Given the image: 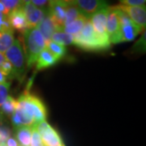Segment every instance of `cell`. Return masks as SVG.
<instances>
[{
  "label": "cell",
  "mask_w": 146,
  "mask_h": 146,
  "mask_svg": "<svg viewBox=\"0 0 146 146\" xmlns=\"http://www.w3.org/2000/svg\"><path fill=\"white\" fill-rule=\"evenodd\" d=\"M73 44L86 51H104L110 49V42L98 36L94 31L89 19L85 22L80 33L75 35Z\"/></svg>",
  "instance_id": "1"
},
{
  "label": "cell",
  "mask_w": 146,
  "mask_h": 146,
  "mask_svg": "<svg viewBox=\"0 0 146 146\" xmlns=\"http://www.w3.org/2000/svg\"><path fill=\"white\" fill-rule=\"evenodd\" d=\"M25 52L26 55L27 66L30 68L36 63L39 54L46 49V41L36 28L29 29L24 33Z\"/></svg>",
  "instance_id": "2"
},
{
  "label": "cell",
  "mask_w": 146,
  "mask_h": 146,
  "mask_svg": "<svg viewBox=\"0 0 146 146\" xmlns=\"http://www.w3.org/2000/svg\"><path fill=\"white\" fill-rule=\"evenodd\" d=\"M18 106L33 119L36 123L46 120L47 110L42 100L30 92L25 91L17 99Z\"/></svg>",
  "instance_id": "3"
},
{
  "label": "cell",
  "mask_w": 146,
  "mask_h": 146,
  "mask_svg": "<svg viewBox=\"0 0 146 146\" xmlns=\"http://www.w3.org/2000/svg\"><path fill=\"white\" fill-rule=\"evenodd\" d=\"M6 59L9 61L15 71L16 78L22 80L26 71V55L23 45L19 39L14 41L13 44L4 54Z\"/></svg>",
  "instance_id": "4"
},
{
  "label": "cell",
  "mask_w": 146,
  "mask_h": 146,
  "mask_svg": "<svg viewBox=\"0 0 146 146\" xmlns=\"http://www.w3.org/2000/svg\"><path fill=\"white\" fill-rule=\"evenodd\" d=\"M119 21V43L133 41L141 30L124 12L115 6Z\"/></svg>",
  "instance_id": "5"
},
{
  "label": "cell",
  "mask_w": 146,
  "mask_h": 146,
  "mask_svg": "<svg viewBox=\"0 0 146 146\" xmlns=\"http://www.w3.org/2000/svg\"><path fill=\"white\" fill-rule=\"evenodd\" d=\"M35 128L41 136L44 146H65L59 133L48 123L46 120L36 123Z\"/></svg>",
  "instance_id": "6"
},
{
  "label": "cell",
  "mask_w": 146,
  "mask_h": 146,
  "mask_svg": "<svg viewBox=\"0 0 146 146\" xmlns=\"http://www.w3.org/2000/svg\"><path fill=\"white\" fill-rule=\"evenodd\" d=\"M68 5L59 0H50L47 9V14L51 18L58 31H63Z\"/></svg>",
  "instance_id": "7"
},
{
  "label": "cell",
  "mask_w": 146,
  "mask_h": 146,
  "mask_svg": "<svg viewBox=\"0 0 146 146\" xmlns=\"http://www.w3.org/2000/svg\"><path fill=\"white\" fill-rule=\"evenodd\" d=\"M106 29L110 43H119V21L115 7H108Z\"/></svg>",
  "instance_id": "8"
},
{
  "label": "cell",
  "mask_w": 146,
  "mask_h": 146,
  "mask_svg": "<svg viewBox=\"0 0 146 146\" xmlns=\"http://www.w3.org/2000/svg\"><path fill=\"white\" fill-rule=\"evenodd\" d=\"M117 7L124 12L134 24L140 28L141 32L145 29L146 26V8L145 5L140 7L118 5Z\"/></svg>",
  "instance_id": "9"
},
{
  "label": "cell",
  "mask_w": 146,
  "mask_h": 146,
  "mask_svg": "<svg viewBox=\"0 0 146 146\" xmlns=\"http://www.w3.org/2000/svg\"><path fill=\"white\" fill-rule=\"evenodd\" d=\"M76 6L81 14L88 19L95 13L110 7L106 0H76Z\"/></svg>",
  "instance_id": "10"
},
{
  "label": "cell",
  "mask_w": 146,
  "mask_h": 146,
  "mask_svg": "<svg viewBox=\"0 0 146 146\" xmlns=\"http://www.w3.org/2000/svg\"><path fill=\"white\" fill-rule=\"evenodd\" d=\"M22 10L26 17L29 29L36 28L46 13V11L36 7L31 3L25 4L22 7Z\"/></svg>",
  "instance_id": "11"
},
{
  "label": "cell",
  "mask_w": 146,
  "mask_h": 146,
  "mask_svg": "<svg viewBox=\"0 0 146 146\" xmlns=\"http://www.w3.org/2000/svg\"><path fill=\"white\" fill-rule=\"evenodd\" d=\"M107 10L103 9L98 12L95 13L94 16L89 18V21L91 22L92 25L94 27V29L96 34L101 38L109 40L108 35L106 33V16H107ZM110 41V40H109Z\"/></svg>",
  "instance_id": "12"
},
{
  "label": "cell",
  "mask_w": 146,
  "mask_h": 146,
  "mask_svg": "<svg viewBox=\"0 0 146 146\" xmlns=\"http://www.w3.org/2000/svg\"><path fill=\"white\" fill-rule=\"evenodd\" d=\"M7 18L13 30L16 29L21 33H24L29 29L26 17L25 16V13L22 8L15 9L10 11V13L7 16Z\"/></svg>",
  "instance_id": "13"
},
{
  "label": "cell",
  "mask_w": 146,
  "mask_h": 146,
  "mask_svg": "<svg viewBox=\"0 0 146 146\" xmlns=\"http://www.w3.org/2000/svg\"><path fill=\"white\" fill-rule=\"evenodd\" d=\"M11 119L12 125L15 127V128L20 127H33L36 124L33 119L28 115L21 106H18V103H17L16 110L11 116Z\"/></svg>",
  "instance_id": "14"
},
{
  "label": "cell",
  "mask_w": 146,
  "mask_h": 146,
  "mask_svg": "<svg viewBox=\"0 0 146 146\" xmlns=\"http://www.w3.org/2000/svg\"><path fill=\"white\" fill-rule=\"evenodd\" d=\"M36 28L42 33V35L46 41V43L49 41H50L53 34L56 31H58L54 23L53 22L50 16L47 14V11L46 15L42 19V21L39 23V25Z\"/></svg>",
  "instance_id": "15"
},
{
  "label": "cell",
  "mask_w": 146,
  "mask_h": 146,
  "mask_svg": "<svg viewBox=\"0 0 146 146\" xmlns=\"http://www.w3.org/2000/svg\"><path fill=\"white\" fill-rule=\"evenodd\" d=\"M58 61V59L54 57L47 49H44L39 54L38 57L36 58V69L38 71V70L50 68L54 64H56Z\"/></svg>",
  "instance_id": "16"
},
{
  "label": "cell",
  "mask_w": 146,
  "mask_h": 146,
  "mask_svg": "<svg viewBox=\"0 0 146 146\" xmlns=\"http://www.w3.org/2000/svg\"><path fill=\"white\" fill-rule=\"evenodd\" d=\"M33 127H20L16 128V139L21 146H30Z\"/></svg>",
  "instance_id": "17"
},
{
  "label": "cell",
  "mask_w": 146,
  "mask_h": 146,
  "mask_svg": "<svg viewBox=\"0 0 146 146\" xmlns=\"http://www.w3.org/2000/svg\"><path fill=\"white\" fill-rule=\"evenodd\" d=\"M87 20H88V18H86L84 15L81 14L76 21H74L71 24L63 27V31L67 33L68 34L73 35V36L77 35L80 33Z\"/></svg>",
  "instance_id": "18"
},
{
  "label": "cell",
  "mask_w": 146,
  "mask_h": 146,
  "mask_svg": "<svg viewBox=\"0 0 146 146\" xmlns=\"http://www.w3.org/2000/svg\"><path fill=\"white\" fill-rule=\"evenodd\" d=\"M46 49H47L58 60L61 59L67 54L66 46H64L61 44L53 42L51 40L46 43Z\"/></svg>",
  "instance_id": "19"
},
{
  "label": "cell",
  "mask_w": 146,
  "mask_h": 146,
  "mask_svg": "<svg viewBox=\"0 0 146 146\" xmlns=\"http://www.w3.org/2000/svg\"><path fill=\"white\" fill-rule=\"evenodd\" d=\"M14 32H0V53L4 54L15 41Z\"/></svg>",
  "instance_id": "20"
},
{
  "label": "cell",
  "mask_w": 146,
  "mask_h": 146,
  "mask_svg": "<svg viewBox=\"0 0 146 146\" xmlns=\"http://www.w3.org/2000/svg\"><path fill=\"white\" fill-rule=\"evenodd\" d=\"M50 40L66 46L68 45L73 44L74 36H73V35L68 34V33L63 31H56L52 35Z\"/></svg>",
  "instance_id": "21"
},
{
  "label": "cell",
  "mask_w": 146,
  "mask_h": 146,
  "mask_svg": "<svg viewBox=\"0 0 146 146\" xmlns=\"http://www.w3.org/2000/svg\"><path fill=\"white\" fill-rule=\"evenodd\" d=\"M16 107H17V100L14 99L11 96H8V98L0 106V110L3 114L7 116H11V115L16 110Z\"/></svg>",
  "instance_id": "22"
},
{
  "label": "cell",
  "mask_w": 146,
  "mask_h": 146,
  "mask_svg": "<svg viewBox=\"0 0 146 146\" xmlns=\"http://www.w3.org/2000/svg\"><path fill=\"white\" fill-rule=\"evenodd\" d=\"M80 15H81V12L80 11L76 6H68L67 11H66V16H65L64 26L68 25L74 21H76Z\"/></svg>",
  "instance_id": "23"
},
{
  "label": "cell",
  "mask_w": 146,
  "mask_h": 146,
  "mask_svg": "<svg viewBox=\"0 0 146 146\" xmlns=\"http://www.w3.org/2000/svg\"><path fill=\"white\" fill-rule=\"evenodd\" d=\"M0 70L1 72L3 73L7 76V79H14L16 78V75H15V71H14V68L12 67L11 63L7 61L6 59L5 61L3 63V64L1 65L0 67Z\"/></svg>",
  "instance_id": "24"
},
{
  "label": "cell",
  "mask_w": 146,
  "mask_h": 146,
  "mask_svg": "<svg viewBox=\"0 0 146 146\" xmlns=\"http://www.w3.org/2000/svg\"><path fill=\"white\" fill-rule=\"evenodd\" d=\"M5 7L7 8L9 11L15 10V9H19L22 8L24 3H22L21 0H1Z\"/></svg>",
  "instance_id": "25"
},
{
  "label": "cell",
  "mask_w": 146,
  "mask_h": 146,
  "mask_svg": "<svg viewBox=\"0 0 146 146\" xmlns=\"http://www.w3.org/2000/svg\"><path fill=\"white\" fill-rule=\"evenodd\" d=\"M10 82L7 84H0V106L6 101L9 96V89H10Z\"/></svg>",
  "instance_id": "26"
},
{
  "label": "cell",
  "mask_w": 146,
  "mask_h": 146,
  "mask_svg": "<svg viewBox=\"0 0 146 146\" xmlns=\"http://www.w3.org/2000/svg\"><path fill=\"white\" fill-rule=\"evenodd\" d=\"M30 146H44L42 139H41V136L39 135L38 131L35 128V126L33 127V130H32Z\"/></svg>",
  "instance_id": "27"
},
{
  "label": "cell",
  "mask_w": 146,
  "mask_h": 146,
  "mask_svg": "<svg viewBox=\"0 0 146 146\" xmlns=\"http://www.w3.org/2000/svg\"><path fill=\"white\" fill-rule=\"evenodd\" d=\"M121 5L130 7H140L145 5L146 0H119Z\"/></svg>",
  "instance_id": "28"
},
{
  "label": "cell",
  "mask_w": 146,
  "mask_h": 146,
  "mask_svg": "<svg viewBox=\"0 0 146 146\" xmlns=\"http://www.w3.org/2000/svg\"><path fill=\"white\" fill-rule=\"evenodd\" d=\"M11 136V131L5 127H0V145H5L7 140Z\"/></svg>",
  "instance_id": "29"
},
{
  "label": "cell",
  "mask_w": 146,
  "mask_h": 146,
  "mask_svg": "<svg viewBox=\"0 0 146 146\" xmlns=\"http://www.w3.org/2000/svg\"><path fill=\"white\" fill-rule=\"evenodd\" d=\"M133 49L136 51H145V33H143V35L138 40V42L134 45Z\"/></svg>",
  "instance_id": "30"
},
{
  "label": "cell",
  "mask_w": 146,
  "mask_h": 146,
  "mask_svg": "<svg viewBox=\"0 0 146 146\" xmlns=\"http://www.w3.org/2000/svg\"><path fill=\"white\" fill-rule=\"evenodd\" d=\"M50 2V0H30V3H33L35 7L45 11H47L48 9Z\"/></svg>",
  "instance_id": "31"
},
{
  "label": "cell",
  "mask_w": 146,
  "mask_h": 146,
  "mask_svg": "<svg viewBox=\"0 0 146 146\" xmlns=\"http://www.w3.org/2000/svg\"><path fill=\"white\" fill-rule=\"evenodd\" d=\"M5 145L7 146H21L19 145V143H18V141H16V138H14V137H11L10 136L7 141L5 142Z\"/></svg>",
  "instance_id": "32"
},
{
  "label": "cell",
  "mask_w": 146,
  "mask_h": 146,
  "mask_svg": "<svg viewBox=\"0 0 146 146\" xmlns=\"http://www.w3.org/2000/svg\"><path fill=\"white\" fill-rule=\"evenodd\" d=\"M0 13H2L4 16H8V14L10 13V11L7 10V8L6 7L5 5L3 4V3L0 0Z\"/></svg>",
  "instance_id": "33"
},
{
  "label": "cell",
  "mask_w": 146,
  "mask_h": 146,
  "mask_svg": "<svg viewBox=\"0 0 146 146\" xmlns=\"http://www.w3.org/2000/svg\"><path fill=\"white\" fill-rule=\"evenodd\" d=\"M8 82L7 81V78L3 73L1 72L0 70V84H7Z\"/></svg>",
  "instance_id": "34"
},
{
  "label": "cell",
  "mask_w": 146,
  "mask_h": 146,
  "mask_svg": "<svg viewBox=\"0 0 146 146\" xmlns=\"http://www.w3.org/2000/svg\"><path fill=\"white\" fill-rule=\"evenodd\" d=\"M59 1L68 6L76 5V0H59Z\"/></svg>",
  "instance_id": "35"
},
{
  "label": "cell",
  "mask_w": 146,
  "mask_h": 146,
  "mask_svg": "<svg viewBox=\"0 0 146 146\" xmlns=\"http://www.w3.org/2000/svg\"><path fill=\"white\" fill-rule=\"evenodd\" d=\"M6 60V58L4 56V54H2V53H0V67H1V65L3 64V63Z\"/></svg>",
  "instance_id": "36"
},
{
  "label": "cell",
  "mask_w": 146,
  "mask_h": 146,
  "mask_svg": "<svg viewBox=\"0 0 146 146\" xmlns=\"http://www.w3.org/2000/svg\"><path fill=\"white\" fill-rule=\"evenodd\" d=\"M21 1H22V3H24V5L29 3H30V0H21Z\"/></svg>",
  "instance_id": "37"
},
{
  "label": "cell",
  "mask_w": 146,
  "mask_h": 146,
  "mask_svg": "<svg viewBox=\"0 0 146 146\" xmlns=\"http://www.w3.org/2000/svg\"><path fill=\"white\" fill-rule=\"evenodd\" d=\"M0 146H7V145H0Z\"/></svg>",
  "instance_id": "38"
},
{
  "label": "cell",
  "mask_w": 146,
  "mask_h": 146,
  "mask_svg": "<svg viewBox=\"0 0 146 146\" xmlns=\"http://www.w3.org/2000/svg\"><path fill=\"white\" fill-rule=\"evenodd\" d=\"M3 16V14H2V13H0V16Z\"/></svg>",
  "instance_id": "39"
}]
</instances>
